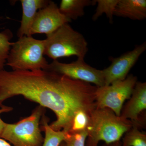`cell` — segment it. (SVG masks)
I'll use <instances>...</instances> for the list:
<instances>
[{"label":"cell","instance_id":"ffe728a7","mask_svg":"<svg viewBox=\"0 0 146 146\" xmlns=\"http://www.w3.org/2000/svg\"><path fill=\"white\" fill-rule=\"evenodd\" d=\"M13 110V108L5 105L3 107L1 108H0V136H1L3 129L5 125V123L2 120L1 118V115L2 113H5V112H10V111H12Z\"/></svg>","mask_w":146,"mask_h":146},{"label":"cell","instance_id":"7c38bea8","mask_svg":"<svg viewBox=\"0 0 146 146\" xmlns=\"http://www.w3.org/2000/svg\"><path fill=\"white\" fill-rule=\"evenodd\" d=\"M114 16L142 21L146 18V0H119Z\"/></svg>","mask_w":146,"mask_h":146},{"label":"cell","instance_id":"6da1fadb","mask_svg":"<svg viewBox=\"0 0 146 146\" xmlns=\"http://www.w3.org/2000/svg\"><path fill=\"white\" fill-rule=\"evenodd\" d=\"M98 87L52 71H0V108L6 100L21 96L54 112L56 119L49 125L56 131L70 130L80 111L89 115L96 108Z\"/></svg>","mask_w":146,"mask_h":146},{"label":"cell","instance_id":"7402d4cb","mask_svg":"<svg viewBox=\"0 0 146 146\" xmlns=\"http://www.w3.org/2000/svg\"><path fill=\"white\" fill-rule=\"evenodd\" d=\"M0 146H12L7 141L4 139L0 138Z\"/></svg>","mask_w":146,"mask_h":146},{"label":"cell","instance_id":"8992f818","mask_svg":"<svg viewBox=\"0 0 146 146\" xmlns=\"http://www.w3.org/2000/svg\"><path fill=\"white\" fill-rule=\"evenodd\" d=\"M137 82V77L130 74L124 80L98 87L96 94V108H109L119 117L124 103L130 98Z\"/></svg>","mask_w":146,"mask_h":146},{"label":"cell","instance_id":"277c9868","mask_svg":"<svg viewBox=\"0 0 146 146\" xmlns=\"http://www.w3.org/2000/svg\"><path fill=\"white\" fill-rule=\"evenodd\" d=\"M45 41L24 36L13 43L5 65L13 71L46 70L49 63L44 57Z\"/></svg>","mask_w":146,"mask_h":146},{"label":"cell","instance_id":"3957f363","mask_svg":"<svg viewBox=\"0 0 146 146\" xmlns=\"http://www.w3.org/2000/svg\"><path fill=\"white\" fill-rule=\"evenodd\" d=\"M46 36L44 55L53 60L72 56L84 59L88 52V43L84 36L69 23L64 24Z\"/></svg>","mask_w":146,"mask_h":146},{"label":"cell","instance_id":"5b68a950","mask_svg":"<svg viewBox=\"0 0 146 146\" xmlns=\"http://www.w3.org/2000/svg\"><path fill=\"white\" fill-rule=\"evenodd\" d=\"M45 108L39 105L31 115L13 124L6 123L0 138L14 146H42L44 138L40 126Z\"/></svg>","mask_w":146,"mask_h":146},{"label":"cell","instance_id":"4fadbf2b","mask_svg":"<svg viewBox=\"0 0 146 146\" xmlns=\"http://www.w3.org/2000/svg\"><path fill=\"white\" fill-rule=\"evenodd\" d=\"M96 4V0H62L58 7L60 12L72 21L83 16L86 7Z\"/></svg>","mask_w":146,"mask_h":146},{"label":"cell","instance_id":"9c48e42d","mask_svg":"<svg viewBox=\"0 0 146 146\" xmlns=\"http://www.w3.org/2000/svg\"><path fill=\"white\" fill-rule=\"evenodd\" d=\"M70 20L66 18L59 10L53 1H50L48 5L38 11L32 25L30 35L44 33L49 35Z\"/></svg>","mask_w":146,"mask_h":146},{"label":"cell","instance_id":"603a6c76","mask_svg":"<svg viewBox=\"0 0 146 146\" xmlns=\"http://www.w3.org/2000/svg\"><path fill=\"white\" fill-rule=\"evenodd\" d=\"M59 146H66V145L65 142H64V141H63V142H62V143L60 144V145H59Z\"/></svg>","mask_w":146,"mask_h":146},{"label":"cell","instance_id":"44dd1931","mask_svg":"<svg viewBox=\"0 0 146 146\" xmlns=\"http://www.w3.org/2000/svg\"><path fill=\"white\" fill-rule=\"evenodd\" d=\"M102 146H121V142L120 141L108 144L105 143Z\"/></svg>","mask_w":146,"mask_h":146},{"label":"cell","instance_id":"e0dca14e","mask_svg":"<svg viewBox=\"0 0 146 146\" xmlns=\"http://www.w3.org/2000/svg\"><path fill=\"white\" fill-rule=\"evenodd\" d=\"M13 36L12 32L9 29L0 33V71L4 70L5 65L13 44V43L10 42Z\"/></svg>","mask_w":146,"mask_h":146},{"label":"cell","instance_id":"52a82bcc","mask_svg":"<svg viewBox=\"0 0 146 146\" xmlns=\"http://www.w3.org/2000/svg\"><path fill=\"white\" fill-rule=\"evenodd\" d=\"M46 70L58 73L73 79L93 84L98 87L105 85L102 70L88 65L84 59L77 58L76 61L69 63L54 60L49 63Z\"/></svg>","mask_w":146,"mask_h":146},{"label":"cell","instance_id":"d6986e66","mask_svg":"<svg viewBox=\"0 0 146 146\" xmlns=\"http://www.w3.org/2000/svg\"><path fill=\"white\" fill-rule=\"evenodd\" d=\"M88 131L80 133H66L64 142L66 146H85Z\"/></svg>","mask_w":146,"mask_h":146},{"label":"cell","instance_id":"7a4b0ae2","mask_svg":"<svg viewBox=\"0 0 146 146\" xmlns=\"http://www.w3.org/2000/svg\"><path fill=\"white\" fill-rule=\"evenodd\" d=\"M133 126L130 120L117 116L108 108H96L90 115L85 146H98L100 141L108 144L120 139Z\"/></svg>","mask_w":146,"mask_h":146},{"label":"cell","instance_id":"8fae6325","mask_svg":"<svg viewBox=\"0 0 146 146\" xmlns=\"http://www.w3.org/2000/svg\"><path fill=\"white\" fill-rule=\"evenodd\" d=\"M50 1L48 0H21L23 15L21 26L17 35L19 38L24 36H31L30 31L38 11L48 5Z\"/></svg>","mask_w":146,"mask_h":146},{"label":"cell","instance_id":"ba28073f","mask_svg":"<svg viewBox=\"0 0 146 146\" xmlns=\"http://www.w3.org/2000/svg\"><path fill=\"white\" fill-rule=\"evenodd\" d=\"M146 42L138 45L132 50L118 57H110L111 64L102 70L105 85L126 78L129 71L146 50Z\"/></svg>","mask_w":146,"mask_h":146},{"label":"cell","instance_id":"ac0fdd59","mask_svg":"<svg viewBox=\"0 0 146 146\" xmlns=\"http://www.w3.org/2000/svg\"><path fill=\"white\" fill-rule=\"evenodd\" d=\"M89 123L90 115L84 111H79L75 116L70 130L68 133H80L87 130Z\"/></svg>","mask_w":146,"mask_h":146},{"label":"cell","instance_id":"9a60e30c","mask_svg":"<svg viewBox=\"0 0 146 146\" xmlns=\"http://www.w3.org/2000/svg\"><path fill=\"white\" fill-rule=\"evenodd\" d=\"M121 146H146V133L133 126L123 137Z\"/></svg>","mask_w":146,"mask_h":146},{"label":"cell","instance_id":"2e32d148","mask_svg":"<svg viewBox=\"0 0 146 146\" xmlns=\"http://www.w3.org/2000/svg\"><path fill=\"white\" fill-rule=\"evenodd\" d=\"M119 0H96L97 4L96 9L92 17L93 21H96L103 14H105L112 23L113 21L115 8Z\"/></svg>","mask_w":146,"mask_h":146},{"label":"cell","instance_id":"5bb4252c","mask_svg":"<svg viewBox=\"0 0 146 146\" xmlns=\"http://www.w3.org/2000/svg\"><path fill=\"white\" fill-rule=\"evenodd\" d=\"M48 119L44 115L41 120V129L45 132V137L42 146H59L65 140L67 133L63 131L54 130L50 127L48 123L49 121Z\"/></svg>","mask_w":146,"mask_h":146},{"label":"cell","instance_id":"30bf717a","mask_svg":"<svg viewBox=\"0 0 146 146\" xmlns=\"http://www.w3.org/2000/svg\"><path fill=\"white\" fill-rule=\"evenodd\" d=\"M146 109V83L137 82L127 102L123 106L120 117L130 120L133 126L141 129L145 127V117L142 113Z\"/></svg>","mask_w":146,"mask_h":146}]
</instances>
